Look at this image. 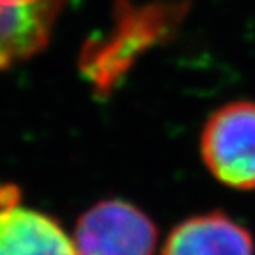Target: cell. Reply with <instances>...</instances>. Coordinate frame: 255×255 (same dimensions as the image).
I'll use <instances>...</instances> for the list:
<instances>
[{
	"instance_id": "obj_1",
	"label": "cell",
	"mask_w": 255,
	"mask_h": 255,
	"mask_svg": "<svg viewBox=\"0 0 255 255\" xmlns=\"http://www.w3.org/2000/svg\"><path fill=\"white\" fill-rule=\"evenodd\" d=\"M204 163L220 183L255 190V103L234 101L207 119L200 135Z\"/></svg>"
},
{
	"instance_id": "obj_2",
	"label": "cell",
	"mask_w": 255,
	"mask_h": 255,
	"mask_svg": "<svg viewBox=\"0 0 255 255\" xmlns=\"http://www.w3.org/2000/svg\"><path fill=\"white\" fill-rule=\"evenodd\" d=\"M154 223L124 200H103L76 223V255H154Z\"/></svg>"
},
{
	"instance_id": "obj_3",
	"label": "cell",
	"mask_w": 255,
	"mask_h": 255,
	"mask_svg": "<svg viewBox=\"0 0 255 255\" xmlns=\"http://www.w3.org/2000/svg\"><path fill=\"white\" fill-rule=\"evenodd\" d=\"M0 255H76L59 223L18 204L14 190L0 191Z\"/></svg>"
},
{
	"instance_id": "obj_4",
	"label": "cell",
	"mask_w": 255,
	"mask_h": 255,
	"mask_svg": "<svg viewBox=\"0 0 255 255\" xmlns=\"http://www.w3.org/2000/svg\"><path fill=\"white\" fill-rule=\"evenodd\" d=\"M64 0H0V69L46 44Z\"/></svg>"
},
{
	"instance_id": "obj_5",
	"label": "cell",
	"mask_w": 255,
	"mask_h": 255,
	"mask_svg": "<svg viewBox=\"0 0 255 255\" xmlns=\"http://www.w3.org/2000/svg\"><path fill=\"white\" fill-rule=\"evenodd\" d=\"M163 255H254V239L222 213L193 216L172 231Z\"/></svg>"
}]
</instances>
